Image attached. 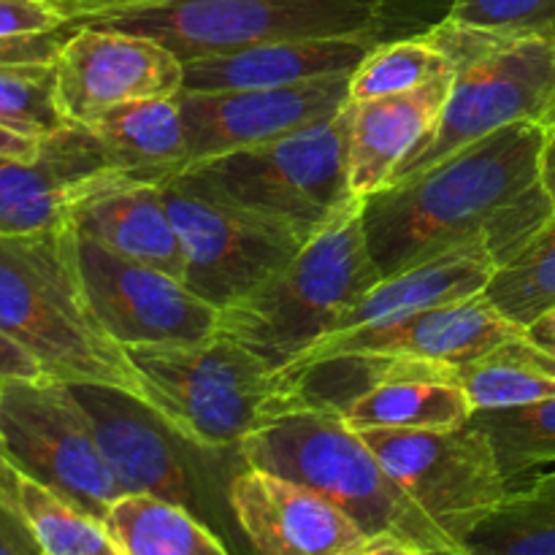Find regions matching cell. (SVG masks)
I'll return each instance as SVG.
<instances>
[{"label": "cell", "instance_id": "ffe728a7", "mask_svg": "<svg viewBox=\"0 0 555 555\" xmlns=\"http://www.w3.org/2000/svg\"><path fill=\"white\" fill-rule=\"evenodd\" d=\"M379 43L377 36L291 38L184 63L188 92L253 90L352 76Z\"/></svg>", "mask_w": 555, "mask_h": 555}, {"label": "cell", "instance_id": "5bb4252c", "mask_svg": "<svg viewBox=\"0 0 555 555\" xmlns=\"http://www.w3.org/2000/svg\"><path fill=\"white\" fill-rule=\"evenodd\" d=\"M339 415L358 431H439L472 421L475 406L453 366L417 358L347 352L334 356Z\"/></svg>", "mask_w": 555, "mask_h": 555}, {"label": "cell", "instance_id": "7bdbcfd3", "mask_svg": "<svg viewBox=\"0 0 555 555\" xmlns=\"http://www.w3.org/2000/svg\"><path fill=\"white\" fill-rule=\"evenodd\" d=\"M551 350H553V352H555V345H551Z\"/></svg>", "mask_w": 555, "mask_h": 555}, {"label": "cell", "instance_id": "4dcf8cb0", "mask_svg": "<svg viewBox=\"0 0 555 555\" xmlns=\"http://www.w3.org/2000/svg\"><path fill=\"white\" fill-rule=\"evenodd\" d=\"M450 74L453 70H450L448 57L426 33L390 43L379 41L350 76V103L399 95V92L417 90Z\"/></svg>", "mask_w": 555, "mask_h": 555}, {"label": "cell", "instance_id": "b9f144b4", "mask_svg": "<svg viewBox=\"0 0 555 555\" xmlns=\"http://www.w3.org/2000/svg\"><path fill=\"white\" fill-rule=\"evenodd\" d=\"M448 555H466V553H448Z\"/></svg>", "mask_w": 555, "mask_h": 555}, {"label": "cell", "instance_id": "5b68a950", "mask_svg": "<svg viewBox=\"0 0 555 555\" xmlns=\"http://www.w3.org/2000/svg\"><path fill=\"white\" fill-rule=\"evenodd\" d=\"M393 0H74L65 30L103 25L155 38L182 63L291 38L383 36Z\"/></svg>", "mask_w": 555, "mask_h": 555}, {"label": "cell", "instance_id": "cb8c5ba5", "mask_svg": "<svg viewBox=\"0 0 555 555\" xmlns=\"http://www.w3.org/2000/svg\"><path fill=\"white\" fill-rule=\"evenodd\" d=\"M103 166L130 179L168 184L190 166V141L177 95L112 108L87 125Z\"/></svg>", "mask_w": 555, "mask_h": 555}, {"label": "cell", "instance_id": "484cf974", "mask_svg": "<svg viewBox=\"0 0 555 555\" xmlns=\"http://www.w3.org/2000/svg\"><path fill=\"white\" fill-rule=\"evenodd\" d=\"M103 526L122 555H231L190 507L157 496H119Z\"/></svg>", "mask_w": 555, "mask_h": 555}, {"label": "cell", "instance_id": "44dd1931", "mask_svg": "<svg viewBox=\"0 0 555 555\" xmlns=\"http://www.w3.org/2000/svg\"><path fill=\"white\" fill-rule=\"evenodd\" d=\"M98 168L106 166L95 141L76 125L43 139L36 160L0 157V236L65 225L76 184Z\"/></svg>", "mask_w": 555, "mask_h": 555}, {"label": "cell", "instance_id": "4316f807", "mask_svg": "<svg viewBox=\"0 0 555 555\" xmlns=\"http://www.w3.org/2000/svg\"><path fill=\"white\" fill-rule=\"evenodd\" d=\"M466 555H555V464L507 491L466 537Z\"/></svg>", "mask_w": 555, "mask_h": 555}, {"label": "cell", "instance_id": "277c9868", "mask_svg": "<svg viewBox=\"0 0 555 555\" xmlns=\"http://www.w3.org/2000/svg\"><path fill=\"white\" fill-rule=\"evenodd\" d=\"M379 280L363 198H352L307 238L285 269L220 309L217 334L242 341L276 372H287L309 347L334 334L341 314Z\"/></svg>", "mask_w": 555, "mask_h": 555}, {"label": "cell", "instance_id": "f546056e", "mask_svg": "<svg viewBox=\"0 0 555 555\" xmlns=\"http://www.w3.org/2000/svg\"><path fill=\"white\" fill-rule=\"evenodd\" d=\"M472 421L491 439L509 488L555 464V399L518 410L475 412Z\"/></svg>", "mask_w": 555, "mask_h": 555}, {"label": "cell", "instance_id": "e0dca14e", "mask_svg": "<svg viewBox=\"0 0 555 555\" xmlns=\"http://www.w3.org/2000/svg\"><path fill=\"white\" fill-rule=\"evenodd\" d=\"M68 385L90 417L98 450L122 496L133 493L166 499L182 507L193 504L188 466L173 444L177 434L152 406L106 385Z\"/></svg>", "mask_w": 555, "mask_h": 555}, {"label": "cell", "instance_id": "1f68e13d", "mask_svg": "<svg viewBox=\"0 0 555 555\" xmlns=\"http://www.w3.org/2000/svg\"><path fill=\"white\" fill-rule=\"evenodd\" d=\"M0 125L41 141L68 128L54 92V60H0Z\"/></svg>", "mask_w": 555, "mask_h": 555}, {"label": "cell", "instance_id": "9a60e30c", "mask_svg": "<svg viewBox=\"0 0 555 555\" xmlns=\"http://www.w3.org/2000/svg\"><path fill=\"white\" fill-rule=\"evenodd\" d=\"M190 166L225 152L269 144L339 117L350 106V76L253 90H179Z\"/></svg>", "mask_w": 555, "mask_h": 555}, {"label": "cell", "instance_id": "4fadbf2b", "mask_svg": "<svg viewBox=\"0 0 555 555\" xmlns=\"http://www.w3.org/2000/svg\"><path fill=\"white\" fill-rule=\"evenodd\" d=\"M182 85L184 63L171 49L117 27H70L54 57L60 114L76 128L125 103L177 95Z\"/></svg>", "mask_w": 555, "mask_h": 555}, {"label": "cell", "instance_id": "f35d334b", "mask_svg": "<svg viewBox=\"0 0 555 555\" xmlns=\"http://www.w3.org/2000/svg\"><path fill=\"white\" fill-rule=\"evenodd\" d=\"M542 182L555 206V128L547 130L545 150H542Z\"/></svg>", "mask_w": 555, "mask_h": 555}, {"label": "cell", "instance_id": "52a82bcc", "mask_svg": "<svg viewBox=\"0 0 555 555\" xmlns=\"http://www.w3.org/2000/svg\"><path fill=\"white\" fill-rule=\"evenodd\" d=\"M128 356L146 404L193 448H238L266 423L304 406L285 374L225 334L195 345L130 347Z\"/></svg>", "mask_w": 555, "mask_h": 555}, {"label": "cell", "instance_id": "83f0119b", "mask_svg": "<svg viewBox=\"0 0 555 555\" xmlns=\"http://www.w3.org/2000/svg\"><path fill=\"white\" fill-rule=\"evenodd\" d=\"M0 493L16 504L47 555H122L103 520L16 472L0 455Z\"/></svg>", "mask_w": 555, "mask_h": 555}, {"label": "cell", "instance_id": "836d02e7", "mask_svg": "<svg viewBox=\"0 0 555 555\" xmlns=\"http://www.w3.org/2000/svg\"><path fill=\"white\" fill-rule=\"evenodd\" d=\"M65 30L63 16L47 0H0V43Z\"/></svg>", "mask_w": 555, "mask_h": 555}, {"label": "cell", "instance_id": "d6986e66", "mask_svg": "<svg viewBox=\"0 0 555 555\" xmlns=\"http://www.w3.org/2000/svg\"><path fill=\"white\" fill-rule=\"evenodd\" d=\"M68 225L119 258L152 266L184 282V249L163 184L98 168L76 184Z\"/></svg>", "mask_w": 555, "mask_h": 555}, {"label": "cell", "instance_id": "e575fe53", "mask_svg": "<svg viewBox=\"0 0 555 555\" xmlns=\"http://www.w3.org/2000/svg\"><path fill=\"white\" fill-rule=\"evenodd\" d=\"M0 555H47L25 515L3 493H0Z\"/></svg>", "mask_w": 555, "mask_h": 555}, {"label": "cell", "instance_id": "ac0fdd59", "mask_svg": "<svg viewBox=\"0 0 555 555\" xmlns=\"http://www.w3.org/2000/svg\"><path fill=\"white\" fill-rule=\"evenodd\" d=\"M228 502L253 555H347L369 540L334 502L263 469L233 477Z\"/></svg>", "mask_w": 555, "mask_h": 555}, {"label": "cell", "instance_id": "7a4b0ae2", "mask_svg": "<svg viewBox=\"0 0 555 555\" xmlns=\"http://www.w3.org/2000/svg\"><path fill=\"white\" fill-rule=\"evenodd\" d=\"M0 334L30 352L47 377L106 385L146 404L128 350L101 328L87 304L68 222L0 236Z\"/></svg>", "mask_w": 555, "mask_h": 555}, {"label": "cell", "instance_id": "f1b7e54d", "mask_svg": "<svg viewBox=\"0 0 555 555\" xmlns=\"http://www.w3.org/2000/svg\"><path fill=\"white\" fill-rule=\"evenodd\" d=\"M482 296L518 328L555 309V215L537 228L502 266H496Z\"/></svg>", "mask_w": 555, "mask_h": 555}, {"label": "cell", "instance_id": "30bf717a", "mask_svg": "<svg viewBox=\"0 0 555 555\" xmlns=\"http://www.w3.org/2000/svg\"><path fill=\"white\" fill-rule=\"evenodd\" d=\"M475 417V415H472ZM396 486L464 551L509 491L488 434L475 421L439 431H361Z\"/></svg>", "mask_w": 555, "mask_h": 555}, {"label": "cell", "instance_id": "603a6c76", "mask_svg": "<svg viewBox=\"0 0 555 555\" xmlns=\"http://www.w3.org/2000/svg\"><path fill=\"white\" fill-rule=\"evenodd\" d=\"M496 266L499 258L488 238H475V242L421 260L410 269L383 276L372 291L363 293L341 314L334 334L363 328V325L390 323V320L406 318V314L423 312L439 304L480 296L486 293Z\"/></svg>", "mask_w": 555, "mask_h": 555}, {"label": "cell", "instance_id": "2e32d148", "mask_svg": "<svg viewBox=\"0 0 555 555\" xmlns=\"http://www.w3.org/2000/svg\"><path fill=\"white\" fill-rule=\"evenodd\" d=\"M518 334H526V331L509 323L480 293V296L412 312L406 318L390 320V323L363 325V328L325 336L282 374L298 372V369L328 361L334 356H347V352L417 358V361L459 369L472 358L491 350L499 341Z\"/></svg>", "mask_w": 555, "mask_h": 555}, {"label": "cell", "instance_id": "8992f818", "mask_svg": "<svg viewBox=\"0 0 555 555\" xmlns=\"http://www.w3.org/2000/svg\"><path fill=\"white\" fill-rule=\"evenodd\" d=\"M426 36L448 57L453 81L431 133L401 160L388 184L428 171L509 125L555 128L553 38L475 30L450 20Z\"/></svg>", "mask_w": 555, "mask_h": 555}, {"label": "cell", "instance_id": "7402d4cb", "mask_svg": "<svg viewBox=\"0 0 555 555\" xmlns=\"http://www.w3.org/2000/svg\"><path fill=\"white\" fill-rule=\"evenodd\" d=\"M453 74L399 95L350 103V188L358 198L388 188L406 155L431 133L448 101Z\"/></svg>", "mask_w": 555, "mask_h": 555}, {"label": "cell", "instance_id": "8fae6325", "mask_svg": "<svg viewBox=\"0 0 555 555\" xmlns=\"http://www.w3.org/2000/svg\"><path fill=\"white\" fill-rule=\"evenodd\" d=\"M168 215L184 249V285L225 309L285 269L307 244L293 228L163 184Z\"/></svg>", "mask_w": 555, "mask_h": 555}, {"label": "cell", "instance_id": "60d3db41", "mask_svg": "<svg viewBox=\"0 0 555 555\" xmlns=\"http://www.w3.org/2000/svg\"><path fill=\"white\" fill-rule=\"evenodd\" d=\"M47 3H49V5H52V9H54V11H57V9H60V5H65V3H74V0H47Z\"/></svg>", "mask_w": 555, "mask_h": 555}, {"label": "cell", "instance_id": "6da1fadb", "mask_svg": "<svg viewBox=\"0 0 555 555\" xmlns=\"http://www.w3.org/2000/svg\"><path fill=\"white\" fill-rule=\"evenodd\" d=\"M547 128L509 125L363 198L379 276L488 238L499 266L555 215L542 182Z\"/></svg>", "mask_w": 555, "mask_h": 555}, {"label": "cell", "instance_id": "9c48e42d", "mask_svg": "<svg viewBox=\"0 0 555 555\" xmlns=\"http://www.w3.org/2000/svg\"><path fill=\"white\" fill-rule=\"evenodd\" d=\"M0 455L98 520L122 496L85 406L63 379H0Z\"/></svg>", "mask_w": 555, "mask_h": 555}, {"label": "cell", "instance_id": "8d00e7d4", "mask_svg": "<svg viewBox=\"0 0 555 555\" xmlns=\"http://www.w3.org/2000/svg\"><path fill=\"white\" fill-rule=\"evenodd\" d=\"M43 150L41 139H30L16 130L0 125V157H20V160H36Z\"/></svg>", "mask_w": 555, "mask_h": 555}, {"label": "cell", "instance_id": "ab89813d", "mask_svg": "<svg viewBox=\"0 0 555 555\" xmlns=\"http://www.w3.org/2000/svg\"><path fill=\"white\" fill-rule=\"evenodd\" d=\"M526 334H529L531 339H537V341H540V345H545V347L555 345V309H553V312H547L545 318L537 320V323L531 325V328L526 331Z\"/></svg>", "mask_w": 555, "mask_h": 555}, {"label": "cell", "instance_id": "d6a6232c", "mask_svg": "<svg viewBox=\"0 0 555 555\" xmlns=\"http://www.w3.org/2000/svg\"><path fill=\"white\" fill-rule=\"evenodd\" d=\"M444 20L475 30L555 41V0H450Z\"/></svg>", "mask_w": 555, "mask_h": 555}, {"label": "cell", "instance_id": "3957f363", "mask_svg": "<svg viewBox=\"0 0 555 555\" xmlns=\"http://www.w3.org/2000/svg\"><path fill=\"white\" fill-rule=\"evenodd\" d=\"M249 469L312 488L369 537H396L431 555L464 553L385 472L363 434L336 410L296 406L238 444Z\"/></svg>", "mask_w": 555, "mask_h": 555}, {"label": "cell", "instance_id": "7c38bea8", "mask_svg": "<svg viewBox=\"0 0 555 555\" xmlns=\"http://www.w3.org/2000/svg\"><path fill=\"white\" fill-rule=\"evenodd\" d=\"M70 253L92 314L125 350L195 345L217 334L220 309L177 276L119 258L74 228Z\"/></svg>", "mask_w": 555, "mask_h": 555}, {"label": "cell", "instance_id": "d590c367", "mask_svg": "<svg viewBox=\"0 0 555 555\" xmlns=\"http://www.w3.org/2000/svg\"><path fill=\"white\" fill-rule=\"evenodd\" d=\"M36 379V377H47L43 369L38 366L36 358L30 352L22 350L16 341H11L9 336L0 334V379Z\"/></svg>", "mask_w": 555, "mask_h": 555}, {"label": "cell", "instance_id": "74e56055", "mask_svg": "<svg viewBox=\"0 0 555 555\" xmlns=\"http://www.w3.org/2000/svg\"><path fill=\"white\" fill-rule=\"evenodd\" d=\"M347 555H431L421 547L410 545V542H401L396 537H369L363 545H358L356 551Z\"/></svg>", "mask_w": 555, "mask_h": 555}, {"label": "cell", "instance_id": "ba28073f", "mask_svg": "<svg viewBox=\"0 0 555 555\" xmlns=\"http://www.w3.org/2000/svg\"><path fill=\"white\" fill-rule=\"evenodd\" d=\"M350 106L323 125L247 150L193 163L173 182L188 193L318 233L350 204Z\"/></svg>", "mask_w": 555, "mask_h": 555}, {"label": "cell", "instance_id": "d4e9b609", "mask_svg": "<svg viewBox=\"0 0 555 555\" xmlns=\"http://www.w3.org/2000/svg\"><path fill=\"white\" fill-rule=\"evenodd\" d=\"M475 412H502L555 399V352L529 334L509 336L455 369Z\"/></svg>", "mask_w": 555, "mask_h": 555}]
</instances>
